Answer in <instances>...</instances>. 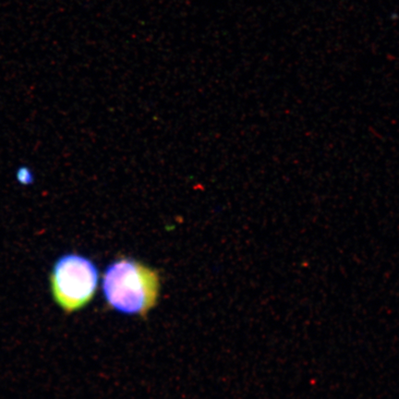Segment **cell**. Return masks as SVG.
<instances>
[{
    "label": "cell",
    "instance_id": "cell-2",
    "mask_svg": "<svg viewBox=\"0 0 399 399\" xmlns=\"http://www.w3.org/2000/svg\"><path fill=\"white\" fill-rule=\"evenodd\" d=\"M99 271L82 254L68 252L54 260L49 274V288L54 302L66 314L84 308L96 296Z\"/></svg>",
    "mask_w": 399,
    "mask_h": 399
},
{
    "label": "cell",
    "instance_id": "cell-3",
    "mask_svg": "<svg viewBox=\"0 0 399 399\" xmlns=\"http://www.w3.org/2000/svg\"><path fill=\"white\" fill-rule=\"evenodd\" d=\"M15 180L20 186L28 187L32 185L36 182V176L34 171L30 168L28 166L22 164L20 166L17 170H15Z\"/></svg>",
    "mask_w": 399,
    "mask_h": 399
},
{
    "label": "cell",
    "instance_id": "cell-1",
    "mask_svg": "<svg viewBox=\"0 0 399 399\" xmlns=\"http://www.w3.org/2000/svg\"><path fill=\"white\" fill-rule=\"evenodd\" d=\"M158 271L140 260L118 258L106 268L102 291L106 304L122 314L146 318L160 295Z\"/></svg>",
    "mask_w": 399,
    "mask_h": 399
}]
</instances>
